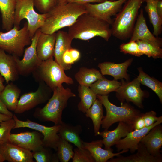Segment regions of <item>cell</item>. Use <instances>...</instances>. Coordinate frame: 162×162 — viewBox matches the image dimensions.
I'll return each instance as SVG.
<instances>
[{"label":"cell","mask_w":162,"mask_h":162,"mask_svg":"<svg viewBox=\"0 0 162 162\" xmlns=\"http://www.w3.org/2000/svg\"><path fill=\"white\" fill-rule=\"evenodd\" d=\"M87 13L84 4L75 3L57 4L46 13L44 22L40 28L42 32L50 34L70 27L82 14Z\"/></svg>","instance_id":"obj_1"},{"label":"cell","mask_w":162,"mask_h":162,"mask_svg":"<svg viewBox=\"0 0 162 162\" xmlns=\"http://www.w3.org/2000/svg\"><path fill=\"white\" fill-rule=\"evenodd\" d=\"M110 26L87 13L80 16L69 27L68 33L73 39L87 40L98 36L108 41L112 35Z\"/></svg>","instance_id":"obj_2"},{"label":"cell","mask_w":162,"mask_h":162,"mask_svg":"<svg viewBox=\"0 0 162 162\" xmlns=\"http://www.w3.org/2000/svg\"><path fill=\"white\" fill-rule=\"evenodd\" d=\"M76 96L69 88L62 86L53 90L52 96L43 108L36 109L33 116L39 120L52 122L55 125H61L63 122L62 116L63 110L67 106L69 99Z\"/></svg>","instance_id":"obj_3"},{"label":"cell","mask_w":162,"mask_h":162,"mask_svg":"<svg viewBox=\"0 0 162 162\" xmlns=\"http://www.w3.org/2000/svg\"><path fill=\"white\" fill-rule=\"evenodd\" d=\"M145 0H127L111 25L112 35L122 40L130 38L139 10Z\"/></svg>","instance_id":"obj_4"},{"label":"cell","mask_w":162,"mask_h":162,"mask_svg":"<svg viewBox=\"0 0 162 162\" xmlns=\"http://www.w3.org/2000/svg\"><path fill=\"white\" fill-rule=\"evenodd\" d=\"M97 97L106 110V115L102 119L101 125L104 129H108L112 125L118 122H124L133 125L136 119L142 113L126 102L122 103L120 106H116L109 101L107 95H97Z\"/></svg>","instance_id":"obj_5"},{"label":"cell","mask_w":162,"mask_h":162,"mask_svg":"<svg viewBox=\"0 0 162 162\" xmlns=\"http://www.w3.org/2000/svg\"><path fill=\"white\" fill-rule=\"evenodd\" d=\"M64 70L52 57L42 61L32 74L36 80L44 82L53 91L63 83H74L73 80L66 74Z\"/></svg>","instance_id":"obj_6"},{"label":"cell","mask_w":162,"mask_h":162,"mask_svg":"<svg viewBox=\"0 0 162 162\" xmlns=\"http://www.w3.org/2000/svg\"><path fill=\"white\" fill-rule=\"evenodd\" d=\"M31 39L28 23L26 22L20 29L14 26L6 32L0 31V49L9 54L21 57L23 55L25 47L31 44Z\"/></svg>","instance_id":"obj_7"},{"label":"cell","mask_w":162,"mask_h":162,"mask_svg":"<svg viewBox=\"0 0 162 162\" xmlns=\"http://www.w3.org/2000/svg\"><path fill=\"white\" fill-rule=\"evenodd\" d=\"M14 26L20 28L22 20L26 19L28 28L31 38L35 32L43 25L46 14H39L34 9V0H15Z\"/></svg>","instance_id":"obj_8"},{"label":"cell","mask_w":162,"mask_h":162,"mask_svg":"<svg viewBox=\"0 0 162 162\" xmlns=\"http://www.w3.org/2000/svg\"><path fill=\"white\" fill-rule=\"evenodd\" d=\"M13 118L15 122L14 129L21 128H28L35 130L40 133L43 136V142L44 147L50 148L57 151L60 137L58 134L61 125H55L48 127L31 121L28 119L23 121L19 119L15 115Z\"/></svg>","instance_id":"obj_9"},{"label":"cell","mask_w":162,"mask_h":162,"mask_svg":"<svg viewBox=\"0 0 162 162\" xmlns=\"http://www.w3.org/2000/svg\"><path fill=\"white\" fill-rule=\"evenodd\" d=\"M41 32L40 28L35 32L30 46L25 49L22 59L20 60L19 57L14 55L19 75L26 76L32 74L42 62L38 58L36 51L37 42Z\"/></svg>","instance_id":"obj_10"},{"label":"cell","mask_w":162,"mask_h":162,"mask_svg":"<svg viewBox=\"0 0 162 162\" xmlns=\"http://www.w3.org/2000/svg\"><path fill=\"white\" fill-rule=\"evenodd\" d=\"M39 83L38 87L35 92L26 93L21 96L14 111L15 113H23L50 99L52 91L44 82Z\"/></svg>","instance_id":"obj_11"},{"label":"cell","mask_w":162,"mask_h":162,"mask_svg":"<svg viewBox=\"0 0 162 162\" xmlns=\"http://www.w3.org/2000/svg\"><path fill=\"white\" fill-rule=\"evenodd\" d=\"M127 0L110 1L106 0L103 2L93 4H83L87 13L100 20L111 25L113 20L112 17L116 15L121 10Z\"/></svg>","instance_id":"obj_12"},{"label":"cell","mask_w":162,"mask_h":162,"mask_svg":"<svg viewBox=\"0 0 162 162\" xmlns=\"http://www.w3.org/2000/svg\"><path fill=\"white\" fill-rule=\"evenodd\" d=\"M140 84L136 78L130 82L123 80L116 92L117 98L122 103L131 102L139 108H143L142 102L147 95L141 88Z\"/></svg>","instance_id":"obj_13"},{"label":"cell","mask_w":162,"mask_h":162,"mask_svg":"<svg viewBox=\"0 0 162 162\" xmlns=\"http://www.w3.org/2000/svg\"><path fill=\"white\" fill-rule=\"evenodd\" d=\"M162 123V116L159 117L158 119L152 125L145 127L140 130H134L121 139L115 145L117 151L130 150L133 153L137 150L138 145L142 138L155 126Z\"/></svg>","instance_id":"obj_14"},{"label":"cell","mask_w":162,"mask_h":162,"mask_svg":"<svg viewBox=\"0 0 162 162\" xmlns=\"http://www.w3.org/2000/svg\"><path fill=\"white\" fill-rule=\"evenodd\" d=\"M136 20L130 40H142L161 47L162 38L155 36L149 30L146 24L142 8L141 9Z\"/></svg>","instance_id":"obj_15"},{"label":"cell","mask_w":162,"mask_h":162,"mask_svg":"<svg viewBox=\"0 0 162 162\" xmlns=\"http://www.w3.org/2000/svg\"><path fill=\"white\" fill-rule=\"evenodd\" d=\"M41 134L38 131L10 133V142L32 152L44 147Z\"/></svg>","instance_id":"obj_16"},{"label":"cell","mask_w":162,"mask_h":162,"mask_svg":"<svg viewBox=\"0 0 162 162\" xmlns=\"http://www.w3.org/2000/svg\"><path fill=\"white\" fill-rule=\"evenodd\" d=\"M0 153L9 162H34L31 151L10 142L0 144Z\"/></svg>","instance_id":"obj_17"},{"label":"cell","mask_w":162,"mask_h":162,"mask_svg":"<svg viewBox=\"0 0 162 162\" xmlns=\"http://www.w3.org/2000/svg\"><path fill=\"white\" fill-rule=\"evenodd\" d=\"M152 156L162 158L160 149L162 146V126L161 124L153 127L140 141Z\"/></svg>","instance_id":"obj_18"},{"label":"cell","mask_w":162,"mask_h":162,"mask_svg":"<svg viewBox=\"0 0 162 162\" xmlns=\"http://www.w3.org/2000/svg\"><path fill=\"white\" fill-rule=\"evenodd\" d=\"M103 145L102 140L93 141L90 142H83V148L90 152L96 162H106L111 158L129 151L127 150H122L114 153L111 148L108 149L103 148Z\"/></svg>","instance_id":"obj_19"},{"label":"cell","mask_w":162,"mask_h":162,"mask_svg":"<svg viewBox=\"0 0 162 162\" xmlns=\"http://www.w3.org/2000/svg\"><path fill=\"white\" fill-rule=\"evenodd\" d=\"M133 125L122 122H119L116 128L112 130L105 129L100 132L99 135L102 136L105 149H108L115 145L122 138L124 137L129 132L133 130Z\"/></svg>","instance_id":"obj_20"},{"label":"cell","mask_w":162,"mask_h":162,"mask_svg":"<svg viewBox=\"0 0 162 162\" xmlns=\"http://www.w3.org/2000/svg\"><path fill=\"white\" fill-rule=\"evenodd\" d=\"M0 74L6 83L14 82L18 79V72L14 55L7 54L0 49Z\"/></svg>","instance_id":"obj_21"},{"label":"cell","mask_w":162,"mask_h":162,"mask_svg":"<svg viewBox=\"0 0 162 162\" xmlns=\"http://www.w3.org/2000/svg\"><path fill=\"white\" fill-rule=\"evenodd\" d=\"M133 61V59L131 58L119 64L104 62L99 64L98 67L100 69V73L102 75H110L116 80L123 79L128 80L129 76L127 73V70Z\"/></svg>","instance_id":"obj_22"},{"label":"cell","mask_w":162,"mask_h":162,"mask_svg":"<svg viewBox=\"0 0 162 162\" xmlns=\"http://www.w3.org/2000/svg\"><path fill=\"white\" fill-rule=\"evenodd\" d=\"M56 36V32L48 34L41 32L36 45L37 55L41 61L53 57Z\"/></svg>","instance_id":"obj_23"},{"label":"cell","mask_w":162,"mask_h":162,"mask_svg":"<svg viewBox=\"0 0 162 162\" xmlns=\"http://www.w3.org/2000/svg\"><path fill=\"white\" fill-rule=\"evenodd\" d=\"M73 39L68 32L60 30L56 33L54 57L55 60L64 70L70 68L65 65L63 61V56L64 52L71 47Z\"/></svg>","instance_id":"obj_24"},{"label":"cell","mask_w":162,"mask_h":162,"mask_svg":"<svg viewBox=\"0 0 162 162\" xmlns=\"http://www.w3.org/2000/svg\"><path fill=\"white\" fill-rule=\"evenodd\" d=\"M137 152L129 156H124L121 155L115 158H112L109 162H162V158L154 157L151 154L145 146L140 142L139 143Z\"/></svg>","instance_id":"obj_25"},{"label":"cell","mask_w":162,"mask_h":162,"mask_svg":"<svg viewBox=\"0 0 162 162\" xmlns=\"http://www.w3.org/2000/svg\"><path fill=\"white\" fill-rule=\"evenodd\" d=\"M61 125L58 133L59 137L73 143L79 148H83V141L80 136L82 130L81 126H73L63 122Z\"/></svg>","instance_id":"obj_26"},{"label":"cell","mask_w":162,"mask_h":162,"mask_svg":"<svg viewBox=\"0 0 162 162\" xmlns=\"http://www.w3.org/2000/svg\"><path fill=\"white\" fill-rule=\"evenodd\" d=\"M21 90L13 82L8 83L0 94V99L10 111L16 109Z\"/></svg>","instance_id":"obj_27"},{"label":"cell","mask_w":162,"mask_h":162,"mask_svg":"<svg viewBox=\"0 0 162 162\" xmlns=\"http://www.w3.org/2000/svg\"><path fill=\"white\" fill-rule=\"evenodd\" d=\"M15 5V0H0L2 28L7 31L14 25Z\"/></svg>","instance_id":"obj_28"},{"label":"cell","mask_w":162,"mask_h":162,"mask_svg":"<svg viewBox=\"0 0 162 162\" xmlns=\"http://www.w3.org/2000/svg\"><path fill=\"white\" fill-rule=\"evenodd\" d=\"M160 0H145L146 5L145 9L148 13L150 22L153 28V34L158 37L162 31V19L159 16L157 12L158 2Z\"/></svg>","instance_id":"obj_29"},{"label":"cell","mask_w":162,"mask_h":162,"mask_svg":"<svg viewBox=\"0 0 162 162\" xmlns=\"http://www.w3.org/2000/svg\"><path fill=\"white\" fill-rule=\"evenodd\" d=\"M121 82L117 80H110L103 76L93 83L90 88L97 95H106L118 89Z\"/></svg>","instance_id":"obj_30"},{"label":"cell","mask_w":162,"mask_h":162,"mask_svg":"<svg viewBox=\"0 0 162 162\" xmlns=\"http://www.w3.org/2000/svg\"><path fill=\"white\" fill-rule=\"evenodd\" d=\"M103 76L96 69L85 67L81 68L75 75V79L80 85L89 87Z\"/></svg>","instance_id":"obj_31"},{"label":"cell","mask_w":162,"mask_h":162,"mask_svg":"<svg viewBox=\"0 0 162 162\" xmlns=\"http://www.w3.org/2000/svg\"><path fill=\"white\" fill-rule=\"evenodd\" d=\"M103 104L97 98L91 107L86 111V116L90 118L92 121L95 135H98L99 130L104 116L103 114Z\"/></svg>","instance_id":"obj_32"},{"label":"cell","mask_w":162,"mask_h":162,"mask_svg":"<svg viewBox=\"0 0 162 162\" xmlns=\"http://www.w3.org/2000/svg\"><path fill=\"white\" fill-rule=\"evenodd\" d=\"M78 92L80 101L78 105L79 110L85 113L97 98L96 94L90 87L79 85Z\"/></svg>","instance_id":"obj_33"},{"label":"cell","mask_w":162,"mask_h":162,"mask_svg":"<svg viewBox=\"0 0 162 162\" xmlns=\"http://www.w3.org/2000/svg\"><path fill=\"white\" fill-rule=\"evenodd\" d=\"M139 75L136 78L141 84L149 88L157 94L162 103V83L157 80L150 77L145 73L141 68L138 69Z\"/></svg>","instance_id":"obj_34"},{"label":"cell","mask_w":162,"mask_h":162,"mask_svg":"<svg viewBox=\"0 0 162 162\" xmlns=\"http://www.w3.org/2000/svg\"><path fill=\"white\" fill-rule=\"evenodd\" d=\"M56 156L61 162H68L74 154L73 147L68 142L60 137L58 143Z\"/></svg>","instance_id":"obj_35"},{"label":"cell","mask_w":162,"mask_h":162,"mask_svg":"<svg viewBox=\"0 0 162 162\" xmlns=\"http://www.w3.org/2000/svg\"><path fill=\"white\" fill-rule=\"evenodd\" d=\"M140 51L143 55L154 58H162L161 47L142 40L136 41Z\"/></svg>","instance_id":"obj_36"},{"label":"cell","mask_w":162,"mask_h":162,"mask_svg":"<svg viewBox=\"0 0 162 162\" xmlns=\"http://www.w3.org/2000/svg\"><path fill=\"white\" fill-rule=\"evenodd\" d=\"M15 125V122L12 118L0 123V144L9 142L11 131Z\"/></svg>","instance_id":"obj_37"},{"label":"cell","mask_w":162,"mask_h":162,"mask_svg":"<svg viewBox=\"0 0 162 162\" xmlns=\"http://www.w3.org/2000/svg\"><path fill=\"white\" fill-rule=\"evenodd\" d=\"M43 147L41 148L32 152V155L37 162H58L57 156L52 155L49 151Z\"/></svg>","instance_id":"obj_38"},{"label":"cell","mask_w":162,"mask_h":162,"mask_svg":"<svg viewBox=\"0 0 162 162\" xmlns=\"http://www.w3.org/2000/svg\"><path fill=\"white\" fill-rule=\"evenodd\" d=\"M80 56V51L71 47L64 52L63 56V61L64 63L70 69L72 65L78 61Z\"/></svg>","instance_id":"obj_39"},{"label":"cell","mask_w":162,"mask_h":162,"mask_svg":"<svg viewBox=\"0 0 162 162\" xmlns=\"http://www.w3.org/2000/svg\"><path fill=\"white\" fill-rule=\"evenodd\" d=\"M73 162H95V160L90 152L83 148H77L74 150Z\"/></svg>","instance_id":"obj_40"},{"label":"cell","mask_w":162,"mask_h":162,"mask_svg":"<svg viewBox=\"0 0 162 162\" xmlns=\"http://www.w3.org/2000/svg\"><path fill=\"white\" fill-rule=\"evenodd\" d=\"M121 52L124 54H128L137 57L143 55L139 50L136 41L130 40L127 43H123L120 46Z\"/></svg>","instance_id":"obj_41"},{"label":"cell","mask_w":162,"mask_h":162,"mask_svg":"<svg viewBox=\"0 0 162 162\" xmlns=\"http://www.w3.org/2000/svg\"><path fill=\"white\" fill-rule=\"evenodd\" d=\"M34 6L41 14H46L57 4V0H34Z\"/></svg>","instance_id":"obj_42"},{"label":"cell","mask_w":162,"mask_h":162,"mask_svg":"<svg viewBox=\"0 0 162 162\" xmlns=\"http://www.w3.org/2000/svg\"><path fill=\"white\" fill-rule=\"evenodd\" d=\"M143 117L144 120L145 127H149L153 124L158 119L157 116V113L151 110L145 113H143Z\"/></svg>","instance_id":"obj_43"},{"label":"cell","mask_w":162,"mask_h":162,"mask_svg":"<svg viewBox=\"0 0 162 162\" xmlns=\"http://www.w3.org/2000/svg\"><path fill=\"white\" fill-rule=\"evenodd\" d=\"M143 113L135 120L134 124V130H140L145 127V123L142 116Z\"/></svg>","instance_id":"obj_44"},{"label":"cell","mask_w":162,"mask_h":162,"mask_svg":"<svg viewBox=\"0 0 162 162\" xmlns=\"http://www.w3.org/2000/svg\"><path fill=\"white\" fill-rule=\"evenodd\" d=\"M106 0H66L67 3H75L80 4H84L91 3H100Z\"/></svg>","instance_id":"obj_45"},{"label":"cell","mask_w":162,"mask_h":162,"mask_svg":"<svg viewBox=\"0 0 162 162\" xmlns=\"http://www.w3.org/2000/svg\"><path fill=\"white\" fill-rule=\"evenodd\" d=\"M0 113L13 117V114L7 108L4 103L0 99Z\"/></svg>","instance_id":"obj_46"},{"label":"cell","mask_w":162,"mask_h":162,"mask_svg":"<svg viewBox=\"0 0 162 162\" xmlns=\"http://www.w3.org/2000/svg\"><path fill=\"white\" fill-rule=\"evenodd\" d=\"M157 10L159 17L162 19V0H160L158 2Z\"/></svg>","instance_id":"obj_47"},{"label":"cell","mask_w":162,"mask_h":162,"mask_svg":"<svg viewBox=\"0 0 162 162\" xmlns=\"http://www.w3.org/2000/svg\"><path fill=\"white\" fill-rule=\"evenodd\" d=\"M13 118V117L0 113V123L2 122L9 120Z\"/></svg>","instance_id":"obj_48"},{"label":"cell","mask_w":162,"mask_h":162,"mask_svg":"<svg viewBox=\"0 0 162 162\" xmlns=\"http://www.w3.org/2000/svg\"><path fill=\"white\" fill-rule=\"evenodd\" d=\"M5 80L4 78L0 74V94L4 89L5 86L3 84V82Z\"/></svg>","instance_id":"obj_49"},{"label":"cell","mask_w":162,"mask_h":162,"mask_svg":"<svg viewBox=\"0 0 162 162\" xmlns=\"http://www.w3.org/2000/svg\"><path fill=\"white\" fill-rule=\"evenodd\" d=\"M57 4H65L67 3L66 0H57Z\"/></svg>","instance_id":"obj_50"},{"label":"cell","mask_w":162,"mask_h":162,"mask_svg":"<svg viewBox=\"0 0 162 162\" xmlns=\"http://www.w3.org/2000/svg\"><path fill=\"white\" fill-rule=\"evenodd\" d=\"M5 161V160L2 155L0 153V162H3Z\"/></svg>","instance_id":"obj_51"},{"label":"cell","mask_w":162,"mask_h":162,"mask_svg":"<svg viewBox=\"0 0 162 162\" xmlns=\"http://www.w3.org/2000/svg\"><path fill=\"white\" fill-rule=\"evenodd\" d=\"M109 0L110 1H116V0Z\"/></svg>","instance_id":"obj_52"}]
</instances>
